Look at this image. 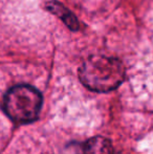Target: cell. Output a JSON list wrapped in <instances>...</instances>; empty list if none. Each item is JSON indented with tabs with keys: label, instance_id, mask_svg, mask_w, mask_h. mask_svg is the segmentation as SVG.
<instances>
[{
	"label": "cell",
	"instance_id": "1",
	"mask_svg": "<svg viewBox=\"0 0 153 154\" xmlns=\"http://www.w3.org/2000/svg\"><path fill=\"white\" fill-rule=\"evenodd\" d=\"M79 77L88 89L96 92H108L123 83L125 67L116 58L93 56L82 64Z\"/></svg>",
	"mask_w": 153,
	"mask_h": 154
},
{
	"label": "cell",
	"instance_id": "3",
	"mask_svg": "<svg viewBox=\"0 0 153 154\" xmlns=\"http://www.w3.org/2000/svg\"><path fill=\"white\" fill-rule=\"evenodd\" d=\"M83 154H113V148L107 138L96 136L84 144Z\"/></svg>",
	"mask_w": 153,
	"mask_h": 154
},
{
	"label": "cell",
	"instance_id": "4",
	"mask_svg": "<svg viewBox=\"0 0 153 154\" xmlns=\"http://www.w3.org/2000/svg\"><path fill=\"white\" fill-rule=\"evenodd\" d=\"M47 10L56 14L59 18H61L66 23V25L69 26L72 29H78V20L75 18L74 15L69 11L66 10L62 4L58 3V2H49L47 4Z\"/></svg>",
	"mask_w": 153,
	"mask_h": 154
},
{
	"label": "cell",
	"instance_id": "2",
	"mask_svg": "<svg viewBox=\"0 0 153 154\" xmlns=\"http://www.w3.org/2000/svg\"><path fill=\"white\" fill-rule=\"evenodd\" d=\"M42 106V95L29 85H17L4 97V110L12 120L27 123L36 120Z\"/></svg>",
	"mask_w": 153,
	"mask_h": 154
}]
</instances>
